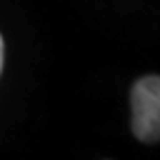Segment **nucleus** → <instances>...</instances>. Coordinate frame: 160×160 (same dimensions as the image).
Returning <instances> with one entry per match:
<instances>
[{
    "label": "nucleus",
    "mask_w": 160,
    "mask_h": 160,
    "mask_svg": "<svg viewBox=\"0 0 160 160\" xmlns=\"http://www.w3.org/2000/svg\"><path fill=\"white\" fill-rule=\"evenodd\" d=\"M131 131L142 142L160 140V76H145L131 87Z\"/></svg>",
    "instance_id": "f257e3e1"
},
{
    "label": "nucleus",
    "mask_w": 160,
    "mask_h": 160,
    "mask_svg": "<svg viewBox=\"0 0 160 160\" xmlns=\"http://www.w3.org/2000/svg\"><path fill=\"white\" fill-rule=\"evenodd\" d=\"M2 58H5V45H2V38H0V71H2Z\"/></svg>",
    "instance_id": "f03ea898"
}]
</instances>
